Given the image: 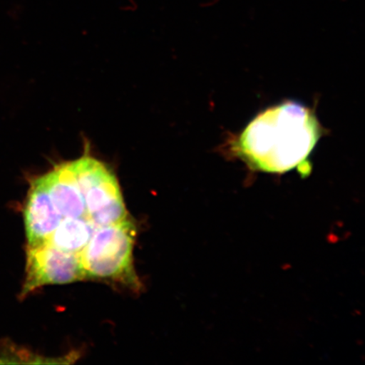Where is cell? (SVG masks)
Listing matches in <instances>:
<instances>
[{
  "label": "cell",
  "instance_id": "1",
  "mask_svg": "<svg viewBox=\"0 0 365 365\" xmlns=\"http://www.w3.org/2000/svg\"><path fill=\"white\" fill-rule=\"evenodd\" d=\"M324 133L312 108L286 101L255 116L230 143L232 156L250 170L282 175L310 173L309 157Z\"/></svg>",
  "mask_w": 365,
  "mask_h": 365
},
{
  "label": "cell",
  "instance_id": "2",
  "mask_svg": "<svg viewBox=\"0 0 365 365\" xmlns=\"http://www.w3.org/2000/svg\"><path fill=\"white\" fill-rule=\"evenodd\" d=\"M135 236V225L129 217L98 227L81 253L86 279L120 282L138 289L140 284L133 264Z\"/></svg>",
  "mask_w": 365,
  "mask_h": 365
},
{
  "label": "cell",
  "instance_id": "3",
  "mask_svg": "<svg viewBox=\"0 0 365 365\" xmlns=\"http://www.w3.org/2000/svg\"><path fill=\"white\" fill-rule=\"evenodd\" d=\"M74 163L88 215L96 226L115 225L129 217L117 177L107 164L88 154Z\"/></svg>",
  "mask_w": 365,
  "mask_h": 365
},
{
  "label": "cell",
  "instance_id": "4",
  "mask_svg": "<svg viewBox=\"0 0 365 365\" xmlns=\"http://www.w3.org/2000/svg\"><path fill=\"white\" fill-rule=\"evenodd\" d=\"M21 298L48 284H68L86 279L80 255L66 252L44 243L27 247Z\"/></svg>",
  "mask_w": 365,
  "mask_h": 365
},
{
  "label": "cell",
  "instance_id": "5",
  "mask_svg": "<svg viewBox=\"0 0 365 365\" xmlns=\"http://www.w3.org/2000/svg\"><path fill=\"white\" fill-rule=\"evenodd\" d=\"M23 215L27 247L45 243L62 221L38 176L30 182Z\"/></svg>",
  "mask_w": 365,
  "mask_h": 365
},
{
  "label": "cell",
  "instance_id": "6",
  "mask_svg": "<svg viewBox=\"0 0 365 365\" xmlns=\"http://www.w3.org/2000/svg\"><path fill=\"white\" fill-rule=\"evenodd\" d=\"M98 227L86 218H63L45 243L66 252L80 255L81 257L82 250L88 244Z\"/></svg>",
  "mask_w": 365,
  "mask_h": 365
}]
</instances>
